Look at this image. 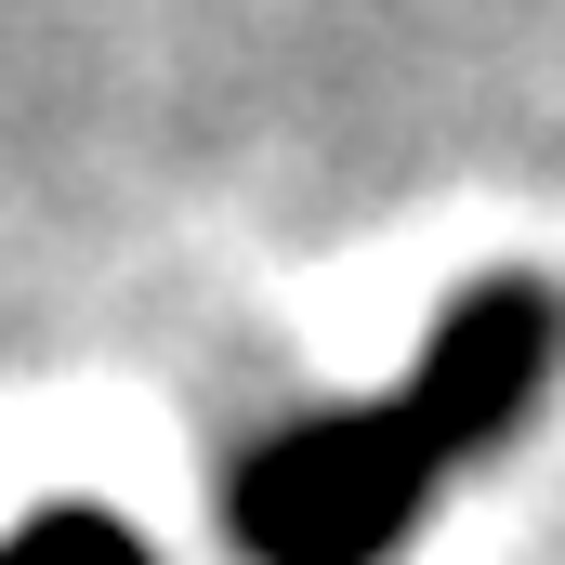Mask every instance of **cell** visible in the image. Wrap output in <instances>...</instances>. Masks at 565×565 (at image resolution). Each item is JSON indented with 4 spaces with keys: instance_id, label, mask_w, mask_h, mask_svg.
Wrapping results in <instances>:
<instances>
[{
    "instance_id": "cell-1",
    "label": "cell",
    "mask_w": 565,
    "mask_h": 565,
    "mask_svg": "<svg viewBox=\"0 0 565 565\" xmlns=\"http://www.w3.org/2000/svg\"><path fill=\"white\" fill-rule=\"evenodd\" d=\"M447 487L408 408H302L224 473V553L237 565H395L422 500Z\"/></svg>"
},
{
    "instance_id": "cell-3",
    "label": "cell",
    "mask_w": 565,
    "mask_h": 565,
    "mask_svg": "<svg viewBox=\"0 0 565 565\" xmlns=\"http://www.w3.org/2000/svg\"><path fill=\"white\" fill-rule=\"evenodd\" d=\"M0 565H158L119 526V513H93V500H53V513H26L13 540H0Z\"/></svg>"
},
{
    "instance_id": "cell-2",
    "label": "cell",
    "mask_w": 565,
    "mask_h": 565,
    "mask_svg": "<svg viewBox=\"0 0 565 565\" xmlns=\"http://www.w3.org/2000/svg\"><path fill=\"white\" fill-rule=\"evenodd\" d=\"M553 355H565L553 277H473V289H447L434 329H422V355H408V382H395V408H408V434L434 447V473L500 460L513 422L540 408Z\"/></svg>"
}]
</instances>
